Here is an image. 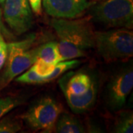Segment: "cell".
Returning <instances> with one entry per match:
<instances>
[{
  "label": "cell",
  "instance_id": "cell-7",
  "mask_svg": "<svg viewBox=\"0 0 133 133\" xmlns=\"http://www.w3.org/2000/svg\"><path fill=\"white\" fill-rule=\"evenodd\" d=\"M3 18L16 35L28 32L33 27V12L28 0H5Z\"/></svg>",
  "mask_w": 133,
  "mask_h": 133
},
{
  "label": "cell",
  "instance_id": "cell-23",
  "mask_svg": "<svg viewBox=\"0 0 133 133\" xmlns=\"http://www.w3.org/2000/svg\"><path fill=\"white\" fill-rule=\"evenodd\" d=\"M4 2H5V0H0V5H2V6H3Z\"/></svg>",
  "mask_w": 133,
  "mask_h": 133
},
{
  "label": "cell",
  "instance_id": "cell-1",
  "mask_svg": "<svg viewBox=\"0 0 133 133\" xmlns=\"http://www.w3.org/2000/svg\"><path fill=\"white\" fill-rule=\"evenodd\" d=\"M50 24L58 38L61 61L84 57L89 50L95 48V31L90 18H53Z\"/></svg>",
  "mask_w": 133,
  "mask_h": 133
},
{
  "label": "cell",
  "instance_id": "cell-8",
  "mask_svg": "<svg viewBox=\"0 0 133 133\" xmlns=\"http://www.w3.org/2000/svg\"><path fill=\"white\" fill-rule=\"evenodd\" d=\"M42 3L48 15L58 19H76L92 5L88 0H42Z\"/></svg>",
  "mask_w": 133,
  "mask_h": 133
},
{
  "label": "cell",
  "instance_id": "cell-14",
  "mask_svg": "<svg viewBox=\"0 0 133 133\" xmlns=\"http://www.w3.org/2000/svg\"><path fill=\"white\" fill-rule=\"evenodd\" d=\"M113 132L115 133L133 132V114L131 111L121 112L115 123Z\"/></svg>",
  "mask_w": 133,
  "mask_h": 133
},
{
  "label": "cell",
  "instance_id": "cell-15",
  "mask_svg": "<svg viewBox=\"0 0 133 133\" xmlns=\"http://www.w3.org/2000/svg\"><path fill=\"white\" fill-rule=\"evenodd\" d=\"M24 100L20 97L7 96L0 98V119L11 110L22 104Z\"/></svg>",
  "mask_w": 133,
  "mask_h": 133
},
{
  "label": "cell",
  "instance_id": "cell-22",
  "mask_svg": "<svg viewBox=\"0 0 133 133\" xmlns=\"http://www.w3.org/2000/svg\"><path fill=\"white\" fill-rule=\"evenodd\" d=\"M7 43L5 42V38H4V37H3V35L1 33V32H0V50L2 49V48L4 46V45H5Z\"/></svg>",
  "mask_w": 133,
  "mask_h": 133
},
{
  "label": "cell",
  "instance_id": "cell-3",
  "mask_svg": "<svg viewBox=\"0 0 133 133\" xmlns=\"http://www.w3.org/2000/svg\"><path fill=\"white\" fill-rule=\"evenodd\" d=\"M95 48L107 62L130 58L133 55V33L118 28L95 32Z\"/></svg>",
  "mask_w": 133,
  "mask_h": 133
},
{
  "label": "cell",
  "instance_id": "cell-6",
  "mask_svg": "<svg viewBox=\"0 0 133 133\" xmlns=\"http://www.w3.org/2000/svg\"><path fill=\"white\" fill-rule=\"evenodd\" d=\"M133 87L132 66L121 69L112 76L107 87L106 103L112 112L121 109Z\"/></svg>",
  "mask_w": 133,
  "mask_h": 133
},
{
  "label": "cell",
  "instance_id": "cell-24",
  "mask_svg": "<svg viewBox=\"0 0 133 133\" xmlns=\"http://www.w3.org/2000/svg\"><path fill=\"white\" fill-rule=\"evenodd\" d=\"M92 1H99V0H92Z\"/></svg>",
  "mask_w": 133,
  "mask_h": 133
},
{
  "label": "cell",
  "instance_id": "cell-4",
  "mask_svg": "<svg viewBox=\"0 0 133 133\" xmlns=\"http://www.w3.org/2000/svg\"><path fill=\"white\" fill-rule=\"evenodd\" d=\"M90 13L97 22L109 28H133V0H101L91 8Z\"/></svg>",
  "mask_w": 133,
  "mask_h": 133
},
{
  "label": "cell",
  "instance_id": "cell-19",
  "mask_svg": "<svg viewBox=\"0 0 133 133\" xmlns=\"http://www.w3.org/2000/svg\"><path fill=\"white\" fill-rule=\"evenodd\" d=\"M34 14L40 15L42 13V0H28Z\"/></svg>",
  "mask_w": 133,
  "mask_h": 133
},
{
  "label": "cell",
  "instance_id": "cell-12",
  "mask_svg": "<svg viewBox=\"0 0 133 133\" xmlns=\"http://www.w3.org/2000/svg\"><path fill=\"white\" fill-rule=\"evenodd\" d=\"M35 52L37 58H41L48 63L56 64L61 62L57 42L52 41L43 44L35 48Z\"/></svg>",
  "mask_w": 133,
  "mask_h": 133
},
{
  "label": "cell",
  "instance_id": "cell-16",
  "mask_svg": "<svg viewBox=\"0 0 133 133\" xmlns=\"http://www.w3.org/2000/svg\"><path fill=\"white\" fill-rule=\"evenodd\" d=\"M22 122L10 116L0 119V133H16L21 130Z\"/></svg>",
  "mask_w": 133,
  "mask_h": 133
},
{
  "label": "cell",
  "instance_id": "cell-10",
  "mask_svg": "<svg viewBox=\"0 0 133 133\" xmlns=\"http://www.w3.org/2000/svg\"><path fill=\"white\" fill-rule=\"evenodd\" d=\"M98 91V82L97 78L93 81L89 90L81 95H72L69 92H63L66 103L73 112L76 114L86 113L95 105Z\"/></svg>",
  "mask_w": 133,
  "mask_h": 133
},
{
  "label": "cell",
  "instance_id": "cell-11",
  "mask_svg": "<svg viewBox=\"0 0 133 133\" xmlns=\"http://www.w3.org/2000/svg\"><path fill=\"white\" fill-rule=\"evenodd\" d=\"M55 130L58 133L86 132L81 121L74 115L68 113L60 114L56 122Z\"/></svg>",
  "mask_w": 133,
  "mask_h": 133
},
{
  "label": "cell",
  "instance_id": "cell-17",
  "mask_svg": "<svg viewBox=\"0 0 133 133\" xmlns=\"http://www.w3.org/2000/svg\"><path fill=\"white\" fill-rule=\"evenodd\" d=\"M15 81L21 84H42L43 83V76L38 75L37 72L30 66L28 70L24 72L19 77L15 78Z\"/></svg>",
  "mask_w": 133,
  "mask_h": 133
},
{
  "label": "cell",
  "instance_id": "cell-13",
  "mask_svg": "<svg viewBox=\"0 0 133 133\" xmlns=\"http://www.w3.org/2000/svg\"><path fill=\"white\" fill-rule=\"evenodd\" d=\"M80 64H81V62L79 60H76V59L59 62L55 65L51 73H50L48 76H43V83L45 84V83H48V82H50V81L57 78L58 77L62 76V74L64 73L65 72L72 70V69H74L78 66H79Z\"/></svg>",
  "mask_w": 133,
  "mask_h": 133
},
{
  "label": "cell",
  "instance_id": "cell-20",
  "mask_svg": "<svg viewBox=\"0 0 133 133\" xmlns=\"http://www.w3.org/2000/svg\"><path fill=\"white\" fill-rule=\"evenodd\" d=\"M8 56V44L4 45L0 50V70L5 65Z\"/></svg>",
  "mask_w": 133,
  "mask_h": 133
},
{
  "label": "cell",
  "instance_id": "cell-9",
  "mask_svg": "<svg viewBox=\"0 0 133 133\" xmlns=\"http://www.w3.org/2000/svg\"><path fill=\"white\" fill-rule=\"evenodd\" d=\"M95 79V76L90 74L89 72H69L58 80V86L62 92L78 95L85 93Z\"/></svg>",
  "mask_w": 133,
  "mask_h": 133
},
{
  "label": "cell",
  "instance_id": "cell-21",
  "mask_svg": "<svg viewBox=\"0 0 133 133\" xmlns=\"http://www.w3.org/2000/svg\"><path fill=\"white\" fill-rule=\"evenodd\" d=\"M0 32L4 36H6L7 38H10L13 37L12 34L10 33L9 30H8L7 28H5V26L3 24V21H2V10L0 7Z\"/></svg>",
  "mask_w": 133,
  "mask_h": 133
},
{
  "label": "cell",
  "instance_id": "cell-5",
  "mask_svg": "<svg viewBox=\"0 0 133 133\" xmlns=\"http://www.w3.org/2000/svg\"><path fill=\"white\" fill-rule=\"evenodd\" d=\"M62 110L60 103L50 96H44L35 101L20 118L33 130L50 132L55 129L56 122Z\"/></svg>",
  "mask_w": 133,
  "mask_h": 133
},
{
  "label": "cell",
  "instance_id": "cell-2",
  "mask_svg": "<svg viewBox=\"0 0 133 133\" xmlns=\"http://www.w3.org/2000/svg\"><path fill=\"white\" fill-rule=\"evenodd\" d=\"M32 33L22 41L8 44V56L5 70L0 76V90L22 72L28 70L37 59L35 48L32 49L36 40Z\"/></svg>",
  "mask_w": 133,
  "mask_h": 133
},
{
  "label": "cell",
  "instance_id": "cell-18",
  "mask_svg": "<svg viewBox=\"0 0 133 133\" xmlns=\"http://www.w3.org/2000/svg\"><path fill=\"white\" fill-rule=\"evenodd\" d=\"M55 65L56 64L48 63L41 58H37L36 62L33 63L31 67L38 75L42 76H46L50 73H51Z\"/></svg>",
  "mask_w": 133,
  "mask_h": 133
}]
</instances>
